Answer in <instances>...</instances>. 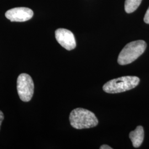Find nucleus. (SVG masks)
Segmentation results:
<instances>
[{
	"label": "nucleus",
	"instance_id": "obj_1",
	"mask_svg": "<svg viewBox=\"0 0 149 149\" xmlns=\"http://www.w3.org/2000/svg\"><path fill=\"white\" fill-rule=\"evenodd\" d=\"M69 119L71 126L77 129L93 128L98 123V120L93 112L81 108L72 111Z\"/></svg>",
	"mask_w": 149,
	"mask_h": 149
},
{
	"label": "nucleus",
	"instance_id": "obj_2",
	"mask_svg": "<svg viewBox=\"0 0 149 149\" xmlns=\"http://www.w3.org/2000/svg\"><path fill=\"white\" fill-rule=\"evenodd\" d=\"M146 48V43L144 40H139L128 43L118 56V64L125 65L133 63L144 53Z\"/></svg>",
	"mask_w": 149,
	"mask_h": 149
},
{
	"label": "nucleus",
	"instance_id": "obj_3",
	"mask_svg": "<svg viewBox=\"0 0 149 149\" xmlns=\"http://www.w3.org/2000/svg\"><path fill=\"white\" fill-rule=\"evenodd\" d=\"M139 82L140 79L136 76H123L107 82L103 86V90L108 93H121L135 88Z\"/></svg>",
	"mask_w": 149,
	"mask_h": 149
},
{
	"label": "nucleus",
	"instance_id": "obj_4",
	"mask_svg": "<svg viewBox=\"0 0 149 149\" xmlns=\"http://www.w3.org/2000/svg\"><path fill=\"white\" fill-rule=\"evenodd\" d=\"M17 89L18 96L22 101L27 102L31 101L34 89L32 77L27 74H19L17 81Z\"/></svg>",
	"mask_w": 149,
	"mask_h": 149
},
{
	"label": "nucleus",
	"instance_id": "obj_5",
	"mask_svg": "<svg viewBox=\"0 0 149 149\" xmlns=\"http://www.w3.org/2000/svg\"><path fill=\"white\" fill-rule=\"evenodd\" d=\"M55 38L57 42L68 50H71L76 48V43L74 34L64 28H59L55 31Z\"/></svg>",
	"mask_w": 149,
	"mask_h": 149
},
{
	"label": "nucleus",
	"instance_id": "obj_6",
	"mask_svg": "<svg viewBox=\"0 0 149 149\" xmlns=\"http://www.w3.org/2000/svg\"><path fill=\"white\" fill-rule=\"evenodd\" d=\"M6 17L11 22L27 21L33 16V11L27 7H16L7 11Z\"/></svg>",
	"mask_w": 149,
	"mask_h": 149
},
{
	"label": "nucleus",
	"instance_id": "obj_7",
	"mask_svg": "<svg viewBox=\"0 0 149 149\" xmlns=\"http://www.w3.org/2000/svg\"><path fill=\"white\" fill-rule=\"evenodd\" d=\"M129 138L134 147L139 148L144 140V131L143 127L138 126L135 130L131 132L129 134Z\"/></svg>",
	"mask_w": 149,
	"mask_h": 149
},
{
	"label": "nucleus",
	"instance_id": "obj_8",
	"mask_svg": "<svg viewBox=\"0 0 149 149\" xmlns=\"http://www.w3.org/2000/svg\"><path fill=\"white\" fill-rule=\"evenodd\" d=\"M142 0H125V11L128 13H131L135 11L140 5Z\"/></svg>",
	"mask_w": 149,
	"mask_h": 149
},
{
	"label": "nucleus",
	"instance_id": "obj_9",
	"mask_svg": "<svg viewBox=\"0 0 149 149\" xmlns=\"http://www.w3.org/2000/svg\"><path fill=\"white\" fill-rule=\"evenodd\" d=\"M144 21L146 23L149 24V7L144 16Z\"/></svg>",
	"mask_w": 149,
	"mask_h": 149
},
{
	"label": "nucleus",
	"instance_id": "obj_10",
	"mask_svg": "<svg viewBox=\"0 0 149 149\" xmlns=\"http://www.w3.org/2000/svg\"><path fill=\"white\" fill-rule=\"evenodd\" d=\"M4 119V115H3V113H2V111H0V128H1V124L2 121Z\"/></svg>",
	"mask_w": 149,
	"mask_h": 149
},
{
	"label": "nucleus",
	"instance_id": "obj_11",
	"mask_svg": "<svg viewBox=\"0 0 149 149\" xmlns=\"http://www.w3.org/2000/svg\"><path fill=\"white\" fill-rule=\"evenodd\" d=\"M100 149H112L111 147H110L108 145H103L101 146Z\"/></svg>",
	"mask_w": 149,
	"mask_h": 149
}]
</instances>
